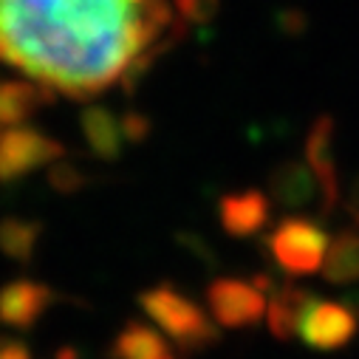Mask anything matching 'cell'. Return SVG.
Wrapping results in <instances>:
<instances>
[{"label":"cell","mask_w":359,"mask_h":359,"mask_svg":"<svg viewBox=\"0 0 359 359\" xmlns=\"http://www.w3.org/2000/svg\"><path fill=\"white\" fill-rule=\"evenodd\" d=\"M122 130H125V139H128L130 144H142V142L150 136L153 125H150V119H147L144 114L128 111V114L122 116Z\"/></svg>","instance_id":"19"},{"label":"cell","mask_w":359,"mask_h":359,"mask_svg":"<svg viewBox=\"0 0 359 359\" xmlns=\"http://www.w3.org/2000/svg\"><path fill=\"white\" fill-rule=\"evenodd\" d=\"M269 193L283 207H303L317 198L320 182L309 161H283L269 178Z\"/></svg>","instance_id":"13"},{"label":"cell","mask_w":359,"mask_h":359,"mask_svg":"<svg viewBox=\"0 0 359 359\" xmlns=\"http://www.w3.org/2000/svg\"><path fill=\"white\" fill-rule=\"evenodd\" d=\"M114 359H178L172 345L153 325L142 320H130L111 342Z\"/></svg>","instance_id":"11"},{"label":"cell","mask_w":359,"mask_h":359,"mask_svg":"<svg viewBox=\"0 0 359 359\" xmlns=\"http://www.w3.org/2000/svg\"><path fill=\"white\" fill-rule=\"evenodd\" d=\"M306 161L320 182V204L323 212H331L339 201V172L334 158V119L320 116L306 136Z\"/></svg>","instance_id":"7"},{"label":"cell","mask_w":359,"mask_h":359,"mask_svg":"<svg viewBox=\"0 0 359 359\" xmlns=\"http://www.w3.org/2000/svg\"><path fill=\"white\" fill-rule=\"evenodd\" d=\"M139 0H0L9 62L62 94L94 97L142 51Z\"/></svg>","instance_id":"1"},{"label":"cell","mask_w":359,"mask_h":359,"mask_svg":"<svg viewBox=\"0 0 359 359\" xmlns=\"http://www.w3.org/2000/svg\"><path fill=\"white\" fill-rule=\"evenodd\" d=\"M57 294L40 283V280H12L0 289V325L15 328V331H29L40 323V317L51 309Z\"/></svg>","instance_id":"6"},{"label":"cell","mask_w":359,"mask_h":359,"mask_svg":"<svg viewBox=\"0 0 359 359\" xmlns=\"http://www.w3.org/2000/svg\"><path fill=\"white\" fill-rule=\"evenodd\" d=\"M328 243L331 241L323 232V226L309 218H286L266 238L272 260L286 275H294V278L314 275L317 269H323Z\"/></svg>","instance_id":"3"},{"label":"cell","mask_w":359,"mask_h":359,"mask_svg":"<svg viewBox=\"0 0 359 359\" xmlns=\"http://www.w3.org/2000/svg\"><path fill=\"white\" fill-rule=\"evenodd\" d=\"M40 235H43V224L34 218H20V215L0 218V252L20 266L34 260Z\"/></svg>","instance_id":"16"},{"label":"cell","mask_w":359,"mask_h":359,"mask_svg":"<svg viewBox=\"0 0 359 359\" xmlns=\"http://www.w3.org/2000/svg\"><path fill=\"white\" fill-rule=\"evenodd\" d=\"M79 128L85 136V144L91 147V153L102 161H116L125 153V130H122V119H116L108 108H85L79 116Z\"/></svg>","instance_id":"10"},{"label":"cell","mask_w":359,"mask_h":359,"mask_svg":"<svg viewBox=\"0 0 359 359\" xmlns=\"http://www.w3.org/2000/svg\"><path fill=\"white\" fill-rule=\"evenodd\" d=\"M142 311L170 337V342L184 351L196 353L218 342V328L215 320L184 292H178L170 283L153 286L139 294Z\"/></svg>","instance_id":"2"},{"label":"cell","mask_w":359,"mask_h":359,"mask_svg":"<svg viewBox=\"0 0 359 359\" xmlns=\"http://www.w3.org/2000/svg\"><path fill=\"white\" fill-rule=\"evenodd\" d=\"M207 306L212 320L224 328H249L257 325L266 314V292L255 283L235 278H215L207 286Z\"/></svg>","instance_id":"5"},{"label":"cell","mask_w":359,"mask_h":359,"mask_svg":"<svg viewBox=\"0 0 359 359\" xmlns=\"http://www.w3.org/2000/svg\"><path fill=\"white\" fill-rule=\"evenodd\" d=\"M172 4L187 26H207L221 9V0H172Z\"/></svg>","instance_id":"18"},{"label":"cell","mask_w":359,"mask_h":359,"mask_svg":"<svg viewBox=\"0 0 359 359\" xmlns=\"http://www.w3.org/2000/svg\"><path fill=\"white\" fill-rule=\"evenodd\" d=\"M60 158H65V147L43 130L26 125H12L0 130V184L18 182V178Z\"/></svg>","instance_id":"4"},{"label":"cell","mask_w":359,"mask_h":359,"mask_svg":"<svg viewBox=\"0 0 359 359\" xmlns=\"http://www.w3.org/2000/svg\"><path fill=\"white\" fill-rule=\"evenodd\" d=\"M269 212H272V204H269V198L260 190L229 193L218 201V221L224 232L232 238L257 235L269 224Z\"/></svg>","instance_id":"9"},{"label":"cell","mask_w":359,"mask_h":359,"mask_svg":"<svg viewBox=\"0 0 359 359\" xmlns=\"http://www.w3.org/2000/svg\"><path fill=\"white\" fill-rule=\"evenodd\" d=\"M0 359H34L23 339H0Z\"/></svg>","instance_id":"20"},{"label":"cell","mask_w":359,"mask_h":359,"mask_svg":"<svg viewBox=\"0 0 359 359\" xmlns=\"http://www.w3.org/2000/svg\"><path fill=\"white\" fill-rule=\"evenodd\" d=\"M356 334V314L342 306V303H323L317 300L303 325H300V337L306 345L317 348V351H334L342 348L345 342H351Z\"/></svg>","instance_id":"8"},{"label":"cell","mask_w":359,"mask_h":359,"mask_svg":"<svg viewBox=\"0 0 359 359\" xmlns=\"http://www.w3.org/2000/svg\"><path fill=\"white\" fill-rule=\"evenodd\" d=\"M48 184H51L57 193L71 196V193H76V190L85 184V172H82L76 164L60 158V161L48 164Z\"/></svg>","instance_id":"17"},{"label":"cell","mask_w":359,"mask_h":359,"mask_svg":"<svg viewBox=\"0 0 359 359\" xmlns=\"http://www.w3.org/2000/svg\"><path fill=\"white\" fill-rule=\"evenodd\" d=\"M323 278L337 286L359 280V229H345L328 243L323 260Z\"/></svg>","instance_id":"15"},{"label":"cell","mask_w":359,"mask_h":359,"mask_svg":"<svg viewBox=\"0 0 359 359\" xmlns=\"http://www.w3.org/2000/svg\"><path fill=\"white\" fill-rule=\"evenodd\" d=\"M48 102H54L51 88L23 79H0V125H20Z\"/></svg>","instance_id":"14"},{"label":"cell","mask_w":359,"mask_h":359,"mask_svg":"<svg viewBox=\"0 0 359 359\" xmlns=\"http://www.w3.org/2000/svg\"><path fill=\"white\" fill-rule=\"evenodd\" d=\"M314 303H317V297L297 289V286H286V289L275 292L266 306L269 331H272L278 339H292L294 334H300V325H303V320Z\"/></svg>","instance_id":"12"}]
</instances>
